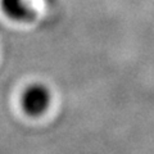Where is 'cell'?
<instances>
[{
    "mask_svg": "<svg viewBox=\"0 0 154 154\" xmlns=\"http://www.w3.org/2000/svg\"><path fill=\"white\" fill-rule=\"evenodd\" d=\"M51 103V93L44 84H30L21 95V107L30 117H40Z\"/></svg>",
    "mask_w": 154,
    "mask_h": 154,
    "instance_id": "1",
    "label": "cell"
},
{
    "mask_svg": "<svg viewBox=\"0 0 154 154\" xmlns=\"http://www.w3.org/2000/svg\"><path fill=\"white\" fill-rule=\"evenodd\" d=\"M0 11L13 22H32L36 16L28 0H0Z\"/></svg>",
    "mask_w": 154,
    "mask_h": 154,
    "instance_id": "2",
    "label": "cell"
}]
</instances>
